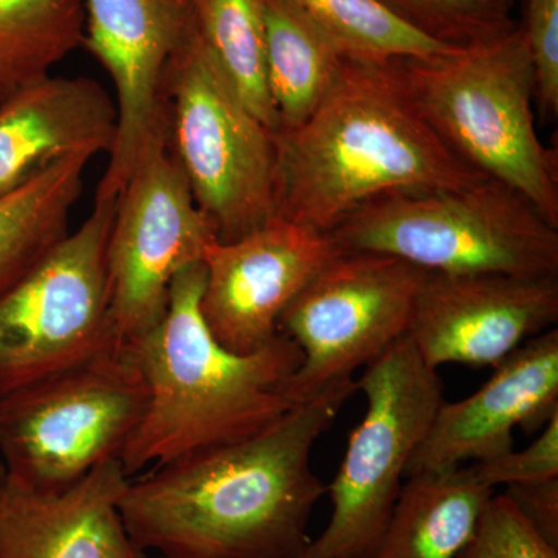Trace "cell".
<instances>
[{
	"mask_svg": "<svg viewBox=\"0 0 558 558\" xmlns=\"http://www.w3.org/2000/svg\"><path fill=\"white\" fill-rule=\"evenodd\" d=\"M354 392L341 381L250 438L131 478L120 512L134 545L160 558H303L328 487L312 450Z\"/></svg>",
	"mask_w": 558,
	"mask_h": 558,
	"instance_id": "cell-1",
	"label": "cell"
},
{
	"mask_svg": "<svg viewBox=\"0 0 558 558\" xmlns=\"http://www.w3.org/2000/svg\"><path fill=\"white\" fill-rule=\"evenodd\" d=\"M277 218L329 233L355 209L403 193L487 180L438 137L398 60H341L310 119L275 132Z\"/></svg>",
	"mask_w": 558,
	"mask_h": 558,
	"instance_id": "cell-2",
	"label": "cell"
},
{
	"mask_svg": "<svg viewBox=\"0 0 558 558\" xmlns=\"http://www.w3.org/2000/svg\"><path fill=\"white\" fill-rule=\"evenodd\" d=\"M204 264L180 271L156 328L130 349L148 388V409L121 453L132 478L197 451L238 442L284 416V385L303 355L279 332L266 347L236 354L202 317Z\"/></svg>",
	"mask_w": 558,
	"mask_h": 558,
	"instance_id": "cell-3",
	"label": "cell"
},
{
	"mask_svg": "<svg viewBox=\"0 0 558 558\" xmlns=\"http://www.w3.org/2000/svg\"><path fill=\"white\" fill-rule=\"evenodd\" d=\"M433 131L462 163L510 186L558 229V153L535 130V78L519 24L486 43L398 60Z\"/></svg>",
	"mask_w": 558,
	"mask_h": 558,
	"instance_id": "cell-4",
	"label": "cell"
},
{
	"mask_svg": "<svg viewBox=\"0 0 558 558\" xmlns=\"http://www.w3.org/2000/svg\"><path fill=\"white\" fill-rule=\"evenodd\" d=\"M328 234L343 252L396 256L428 274L558 275L557 227L497 180L388 194Z\"/></svg>",
	"mask_w": 558,
	"mask_h": 558,
	"instance_id": "cell-5",
	"label": "cell"
},
{
	"mask_svg": "<svg viewBox=\"0 0 558 558\" xmlns=\"http://www.w3.org/2000/svg\"><path fill=\"white\" fill-rule=\"evenodd\" d=\"M163 86L168 153L216 240H240L277 218L275 132L238 97L196 21L172 54Z\"/></svg>",
	"mask_w": 558,
	"mask_h": 558,
	"instance_id": "cell-6",
	"label": "cell"
},
{
	"mask_svg": "<svg viewBox=\"0 0 558 558\" xmlns=\"http://www.w3.org/2000/svg\"><path fill=\"white\" fill-rule=\"evenodd\" d=\"M148 409L130 348L98 354L0 396V457L7 475L57 492L120 459Z\"/></svg>",
	"mask_w": 558,
	"mask_h": 558,
	"instance_id": "cell-7",
	"label": "cell"
},
{
	"mask_svg": "<svg viewBox=\"0 0 558 558\" xmlns=\"http://www.w3.org/2000/svg\"><path fill=\"white\" fill-rule=\"evenodd\" d=\"M355 388L366 399L362 422L326 487L332 513L303 558H369L387 527L413 454L444 402L438 369L409 336L365 366Z\"/></svg>",
	"mask_w": 558,
	"mask_h": 558,
	"instance_id": "cell-8",
	"label": "cell"
},
{
	"mask_svg": "<svg viewBox=\"0 0 558 558\" xmlns=\"http://www.w3.org/2000/svg\"><path fill=\"white\" fill-rule=\"evenodd\" d=\"M117 199L95 197L80 229L0 293V396L119 344L106 258Z\"/></svg>",
	"mask_w": 558,
	"mask_h": 558,
	"instance_id": "cell-9",
	"label": "cell"
},
{
	"mask_svg": "<svg viewBox=\"0 0 558 558\" xmlns=\"http://www.w3.org/2000/svg\"><path fill=\"white\" fill-rule=\"evenodd\" d=\"M428 271L396 256L341 252L315 275L279 318L300 348L286 398L307 402L379 359L409 336Z\"/></svg>",
	"mask_w": 558,
	"mask_h": 558,
	"instance_id": "cell-10",
	"label": "cell"
},
{
	"mask_svg": "<svg viewBox=\"0 0 558 558\" xmlns=\"http://www.w3.org/2000/svg\"><path fill=\"white\" fill-rule=\"evenodd\" d=\"M216 240L167 149L163 128L146 145L117 199L108 241L110 323L130 348L159 325L180 271Z\"/></svg>",
	"mask_w": 558,
	"mask_h": 558,
	"instance_id": "cell-11",
	"label": "cell"
},
{
	"mask_svg": "<svg viewBox=\"0 0 558 558\" xmlns=\"http://www.w3.org/2000/svg\"><path fill=\"white\" fill-rule=\"evenodd\" d=\"M341 250L328 233L282 218L240 240H213L202 264L201 312L213 337L250 354L278 336L279 318Z\"/></svg>",
	"mask_w": 558,
	"mask_h": 558,
	"instance_id": "cell-12",
	"label": "cell"
},
{
	"mask_svg": "<svg viewBox=\"0 0 558 558\" xmlns=\"http://www.w3.org/2000/svg\"><path fill=\"white\" fill-rule=\"evenodd\" d=\"M83 47L117 94V140L97 196L119 197L146 145L163 128L168 64L194 21L191 0H84Z\"/></svg>",
	"mask_w": 558,
	"mask_h": 558,
	"instance_id": "cell-13",
	"label": "cell"
},
{
	"mask_svg": "<svg viewBox=\"0 0 558 558\" xmlns=\"http://www.w3.org/2000/svg\"><path fill=\"white\" fill-rule=\"evenodd\" d=\"M557 322V277L427 274L409 337L429 368H495Z\"/></svg>",
	"mask_w": 558,
	"mask_h": 558,
	"instance_id": "cell-14",
	"label": "cell"
},
{
	"mask_svg": "<svg viewBox=\"0 0 558 558\" xmlns=\"http://www.w3.org/2000/svg\"><path fill=\"white\" fill-rule=\"evenodd\" d=\"M558 411V330L539 333L495 366L469 398L440 403L407 478L486 461L513 449V429L543 428Z\"/></svg>",
	"mask_w": 558,
	"mask_h": 558,
	"instance_id": "cell-15",
	"label": "cell"
},
{
	"mask_svg": "<svg viewBox=\"0 0 558 558\" xmlns=\"http://www.w3.org/2000/svg\"><path fill=\"white\" fill-rule=\"evenodd\" d=\"M130 476L120 459L72 486L44 492L0 481V558H146L132 542L120 499Z\"/></svg>",
	"mask_w": 558,
	"mask_h": 558,
	"instance_id": "cell-16",
	"label": "cell"
},
{
	"mask_svg": "<svg viewBox=\"0 0 558 558\" xmlns=\"http://www.w3.org/2000/svg\"><path fill=\"white\" fill-rule=\"evenodd\" d=\"M117 108L98 81L46 76L0 101V197L62 160L112 153Z\"/></svg>",
	"mask_w": 558,
	"mask_h": 558,
	"instance_id": "cell-17",
	"label": "cell"
},
{
	"mask_svg": "<svg viewBox=\"0 0 558 558\" xmlns=\"http://www.w3.org/2000/svg\"><path fill=\"white\" fill-rule=\"evenodd\" d=\"M494 495L470 468L409 476L369 558H458Z\"/></svg>",
	"mask_w": 558,
	"mask_h": 558,
	"instance_id": "cell-18",
	"label": "cell"
},
{
	"mask_svg": "<svg viewBox=\"0 0 558 558\" xmlns=\"http://www.w3.org/2000/svg\"><path fill=\"white\" fill-rule=\"evenodd\" d=\"M266 72L278 131L304 123L328 94L343 57L288 0H263Z\"/></svg>",
	"mask_w": 558,
	"mask_h": 558,
	"instance_id": "cell-19",
	"label": "cell"
},
{
	"mask_svg": "<svg viewBox=\"0 0 558 558\" xmlns=\"http://www.w3.org/2000/svg\"><path fill=\"white\" fill-rule=\"evenodd\" d=\"M92 159L70 157L0 197V293L68 236Z\"/></svg>",
	"mask_w": 558,
	"mask_h": 558,
	"instance_id": "cell-20",
	"label": "cell"
},
{
	"mask_svg": "<svg viewBox=\"0 0 558 558\" xmlns=\"http://www.w3.org/2000/svg\"><path fill=\"white\" fill-rule=\"evenodd\" d=\"M84 0H0V101L83 46Z\"/></svg>",
	"mask_w": 558,
	"mask_h": 558,
	"instance_id": "cell-21",
	"label": "cell"
},
{
	"mask_svg": "<svg viewBox=\"0 0 558 558\" xmlns=\"http://www.w3.org/2000/svg\"><path fill=\"white\" fill-rule=\"evenodd\" d=\"M194 21L222 75L253 116L278 131L266 72L263 0H191Z\"/></svg>",
	"mask_w": 558,
	"mask_h": 558,
	"instance_id": "cell-22",
	"label": "cell"
},
{
	"mask_svg": "<svg viewBox=\"0 0 558 558\" xmlns=\"http://www.w3.org/2000/svg\"><path fill=\"white\" fill-rule=\"evenodd\" d=\"M341 57L359 62L433 58L459 47H447L411 31L377 0H288Z\"/></svg>",
	"mask_w": 558,
	"mask_h": 558,
	"instance_id": "cell-23",
	"label": "cell"
},
{
	"mask_svg": "<svg viewBox=\"0 0 558 558\" xmlns=\"http://www.w3.org/2000/svg\"><path fill=\"white\" fill-rule=\"evenodd\" d=\"M411 31L447 47H468L517 27L513 0H377Z\"/></svg>",
	"mask_w": 558,
	"mask_h": 558,
	"instance_id": "cell-24",
	"label": "cell"
},
{
	"mask_svg": "<svg viewBox=\"0 0 558 558\" xmlns=\"http://www.w3.org/2000/svg\"><path fill=\"white\" fill-rule=\"evenodd\" d=\"M458 558H558L505 494L494 495L468 548Z\"/></svg>",
	"mask_w": 558,
	"mask_h": 558,
	"instance_id": "cell-25",
	"label": "cell"
},
{
	"mask_svg": "<svg viewBox=\"0 0 558 558\" xmlns=\"http://www.w3.org/2000/svg\"><path fill=\"white\" fill-rule=\"evenodd\" d=\"M535 78V102L543 116L558 113V0H523L519 24Z\"/></svg>",
	"mask_w": 558,
	"mask_h": 558,
	"instance_id": "cell-26",
	"label": "cell"
},
{
	"mask_svg": "<svg viewBox=\"0 0 558 558\" xmlns=\"http://www.w3.org/2000/svg\"><path fill=\"white\" fill-rule=\"evenodd\" d=\"M470 469L492 488L558 478V411L526 449L506 451Z\"/></svg>",
	"mask_w": 558,
	"mask_h": 558,
	"instance_id": "cell-27",
	"label": "cell"
},
{
	"mask_svg": "<svg viewBox=\"0 0 558 558\" xmlns=\"http://www.w3.org/2000/svg\"><path fill=\"white\" fill-rule=\"evenodd\" d=\"M505 495L539 537L558 549V478L510 486Z\"/></svg>",
	"mask_w": 558,
	"mask_h": 558,
	"instance_id": "cell-28",
	"label": "cell"
},
{
	"mask_svg": "<svg viewBox=\"0 0 558 558\" xmlns=\"http://www.w3.org/2000/svg\"><path fill=\"white\" fill-rule=\"evenodd\" d=\"M5 475H7L5 465H3L2 459H0V481L5 478Z\"/></svg>",
	"mask_w": 558,
	"mask_h": 558,
	"instance_id": "cell-29",
	"label": "cell"
},
{
	"mask_svg": "<svg viewBox=\"0 0 558 558\" xmlns=\"http://www.w3.org/2000/svg\"><path fill=\"white\" fill-rule=\"evenodd\" d=\"M146 558H160V557H156V556H154V557H149V556H148V557H146Z\"/></svg>",
	"mask_w": 558,
	"mask_h": 558,
	"instance_id": "cell-30",
	"label": "cell"
}]
</instances>
